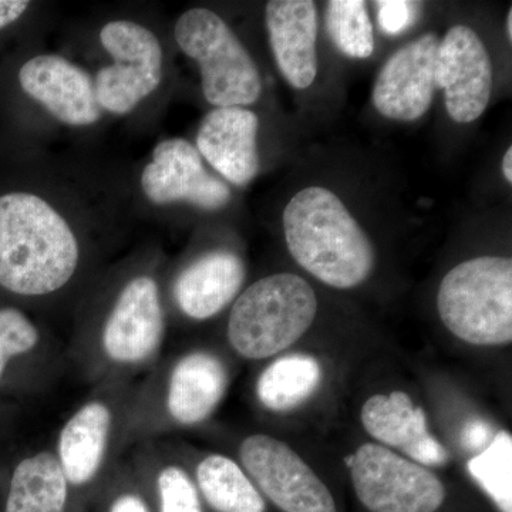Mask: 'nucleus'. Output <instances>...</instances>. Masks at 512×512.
<instances>
[{"label": "nucleus", "mask_w": 512, "mask_h": 512, "mask_svg": "<svg viewBox=\"0 0 512 512\" xmlns=\"http://www.w3.org/2000/svg\"><path fill=\"white\" fill-rule=\"evenodd\" d=\"M436 86L444 94V106L454 123L471 124L483 116L493 96L494 67L476 29L454 25L441 37Z\"/></svg>", "instance_id": "obj_9"}, {"label": "nucleus", "mask_w": 512, "mask_h": 512, "mask_svg": "<svg viewBox=\"0 0 512 512\" xmlns=\"http://www.w3.org/2000/svg\"><path fill=\"white\" fill-rule=\"evenodd\" d=\"M470 476L503 512H512V436L501 430L468 461Z\"/></svg>", "instance_id": "obj_24"}, {"label": "nucleus", "mask_w": 512, "mask_h": 512, "mask_svg": "<svg viewBox=\"0 0 512 512\" xmlns=\"http://www.w3.org/2000/svg\"><path fill=\"white\" fill-rule=\"evenodd\" d=\"M493 427L483 419H473L464 424L460 443L467 453H481L493 440Z\"/></svg>", "instance_id": "obj_28"}, {"label": "nucleus", "mask_w": 512, "mask_h": 512, "mask_svg": "<svg viewBox=\"0 0 512 512\" xmlns=\"http://www.w3.org/2000/svg\"><path fill=\"white\" fill-rule=\"evenodd\" d=\"M242 466L258 487L284 512H336L329 488L282 440L254 434L239 448Z\"/></svg>", "instance_id": "obj_8"}, {"label": "nucleus", "mask_w": 512, "mask_h": 512, "mask_svg": "<svg viewBox=\"0 0 512 512\" xmlns=\"http://www.w3.org/2000/svg\"><path fill=\"white\" fill-rule=\"evenodd\" d=\"M111 429L109 407L101 402L84 404L64 424L57 444V461L67 483L89 484L99 473Z\"/></svg>", "instance_id": "obj_19"}, {"label": "nucleus", "mask_w": 512, "mask_h": 512, "mask_svg": "<svg viewBox=\"0 0 512 512\" xmlns=\"http://www.w3.org/2000/svg\"><path fill=\"white\" fill-rule=\"evenodd\" d=\"M164 338V312L158 285L137 276L121 291L104 325L103 349L121 365H138L153 356Z\"/></svg>", "instance_id": "obj_12"}, {"label": "nucleus", "mask_w": 512, "mask_h": 512, "mask_svg": "<svg viewBox=\"0 0 512 512\" xmlns=\"http://www.w3.org/2000/svg\"><path fill=\"white\" fill-rule=\"evenodd\" d=\"M197 483L217 512H265V501L251 478L231 458L212 454L198 464Z\"/></svg>", "instance_id": "obj_22"}, {"label": "nucleus", "mask_w": 512, "mask_h": 512, "mask_svg": "<svg viewBox=\"0 0 512 512\" xmlns=\"http://www.w3.org/2000/svg\"><path fill=\"white\" fill-rule=\"evenodd\" d=\"M282 228L293 261L330 288H357L375 269L372 239L328 187L308 185L296 191L282 212Z\"/></svg>", "instance_id": "obj_1"}, {"label": "nucleus", "mask_w": 512, "mask_h": 512, "mask_svg": "<svg viewBox=\"0 0 512 512\" xmlns=\"http://www.w3.org/2000/svg\"><path fill=\"white\" fill-rule=\"evenodd\" d=\"M439 42L436 33H423L384 62L372 90V103L380 116L399 123L426 116L437 92Z\"/></svg>", "instance_id": "obj_10"}, {"label": "nucleus", "mask_w": 512, "mask_h": 512, "mask_svg": "<svg viewBox=\"0 0 512 512\" xmlns=\"http://www.w3.org/2000/svg\"><path fill=\"white\" fill-rule=\"evenodd\" d=\"M157 490L160 512H202L197 487L181 467L163 468L158 474Z\"/></svg>", "instance_id": "obj_26"}, {"label": "nucleus", "mask_w": 512, "mask_h": 512, "mask_svg": "<svg viewBox=\"0 0 512 512\" xmlns=\"http://www.w3.org/2000/svg\"><path fill=\"white\" fill-rule=\"evenodd\" d=\"M322 379L316 357L303 353L279 357L259 376L256 396L271 412H291L311 399Z\"/></svg>", "instance_id": "obj_21"}, {"label": "nucleus", "mask_w": 512, "mask_h": 512, "mask_svg": "<svg viewBox=\"0 0 512 512\" xmlns=\"http://www.w3.org/2000/svg\"><path fill=\"white\" fill-rule=\"evenodd\" d=\"M39 343V330L15 308L0 309V377L12 357L32 352Z\"/></svg>", "instance_id": "obj_25"}, {"label": "nucleus", "mask_w": 512, "mask_h": 512, "mask_svg": "<svg viewBox=\"0 0 512 512\" xmlns=\"http://www.w3.org/2000/svg\"><path fill=\"white\" fill-rule=\"evenodd\" d=\"M501 171H503L505 181L512 184V146H508L504 153L503 161H501Z\"/></svg>", "instance_id": "obj_31"}, {"label": "nucleus", "mask_w": 512, "mask_h": 512, "mask_svg": "<svg viewBox=\"0 0 512 512\" xmlns=\"http://www.w3.org/2000/svg\"><path fill=\"white\" fill-rule=\"evenodd\" d=\"M247 269L234 252L217 249L195 259L174 285L178 308L194 320L214 318L237 298Z\"/></svg>", "instance_id": "obj_17"}, {"label": "nucleus", "mask_w": 512, "mask_h": 512, "mask_svg": "<svg viewBox=\"0 0 512 512\" xmlns=\"http://www.w3.org/2000/svg\"><path fill=\"white\" fill-rule=\"evenodd\" d=\"M69 485L52 453L25 458L13 471L5 512H64Z\"/></svg>", "instance_id": "obj_20"}, {"label": "nucleus", "mask_w": 512, "mask_h": 512, "mask_svg": "<svg viewBox=\"0 0 512 512\" xmlns=\"http://www.w3.org/2000/svg\"><path fill=\"white\" fill-rule=\"evenodd\" d=\"M265 25L279 73L293 89H309L319 72L316 3L271 0L265 6Z\"/></svg>", "instance_id": "obj_14"}, {"label": "nucleus", "mask_w": 512, "mask_h": 512, "mask_svg": "<svg viewBox=\"0 0 512 512\" xmlns=\"http://www.w3.org/2000/svg\"><path fill=\"white\" fill-rule=\"evenodd\" d=\"M437 312L456 338L476 346L512 342V259L484 255L447 272L437 291Z\"/></svg>", "instance_id": "obj_4"}, {"label": "nucleus", "mask_w": 512, "mask_h": 512, "mask_svg": "<svg viewBox=\"0 0 512 512\" xmlns=\"http://www.w3.org/2000/svg\"><path fill=\"white\" fill-rule=\"evenodd\" d=\"M505 35H507L508 42L512 43V8L508 9L507 16H505Z\"/></svg>", "instance_id": "obj_32"}, {"label": "nucleus", "mask_w": 512, "mask_h": 512, "mask_svg": "<svg viewBox=\"0 0 512 512\" xmlns=\"http://www.w3.org/2000/svg\"><path fill=\"white\" fill-rule=\"evenodd\" d=\"M346 466L370 512H436L446 500V488L429 468L380 444H363Z\"/></svg>", "instance_id": "obj_6"}, {"label": "nucleus", "mask_w": 512, "mask_h": 512, "mask_svg": "<svg viewBox=\"0 0 512 512\" xmlns=\"http://www.w3.org/2000/svg\"><path fill=\"white\" fill-rule=\"evenodd\" d=\"M377 22L386 35L397 36L412 26L416 6L404 0H382L376 2Z\"/></svg>", "instance_id": "obj_27"}, {"label": "nucleus", "mask_w": 512, "mask_h": 512, "mask_svg": "<svg viewBox=\"0 0 512 512\" xmlns=\"http://www.w3.org/2000/svg\"><path fill=\"white\" fill-rule=\"evenodd\" d=\"M360 420L380 446L399 448L423 467L446 466L447 448L430 433L427 416L404 392L375 394L363 404Z\"/></svg>", "instance_id": "obj_16"}, {"label": "nucleus", "mask_w": 512, "mask_h": 512, "mask_svg": "<svg viewBox=\"0 0 512 512\" xmlns=\"http://www.w3.org/2000/svg\"><path fill=\"white\" fill-rule=\"evenodd\" d=\"M25 0H0V29L12 25L28 10Z\"/></svg>", "instance_id": "obj_29"}, {"label": "nucleus", "mask_w": 512, "mask_h": 512, "mask_svg": "<svg viewBox=\"0 0 512 512\" xmlns=\"http://www.w3.org/2000/svg\"><path fill=\"white\" fill-rule=\"evenodd\" d=\"M318 298L302 276L281 272L248 286L231 309L228 340L245 359L262 360L291 348L311 329Z\"/></svg>", "instance_id": "obj_3"}, {"label": "nucleus", "mask_w": 512, "mask_h": 512, "mask_svg": "<svg viewBox=\"0 0 512 512\" xmlns=\"http://www.w3.org/2000/svg\"><path fill=\"white\" fill-rule=\"evenodd\" d=\"M326 32L333 45L350 59H369L375 52V30L367 3L332 0L326 3Z\"/></svg>", "instance_id": "obj_23"}, {"label": "nucleus", "mask_w": 512, "mask_h": 512, "mask_svg": "<svg viewBox=\"0 0 512 512\" xmlns=\"http://www.w3.org/2000/svg\"><path fill=\"white\" fill-rule=\"evenodd\" d=\"M228 372L210 352H192L175 365L168 383L167 409L184 426L201 423L224 399Z\"/></svg>", "instance_id": "obj_18"}, {"label": "nucleus", "mask_w": 512, "mask_h": 512, "mask_svg": "<svg viewBox=\"0 0 512 512\" xmlns=\"http://www.w3.org/2000/svg\"><path fill=\"white\" fill-rule=\"evenodd\" d=\"M141 188L157 205L188 202L205 211H218L232 200L224 181L208 173L197 148L184 138L161 141L153 160L141 174Z\"/></svg>", "instance_id": "obj_11"}, {"label": "nucleus", "mask_w": 512, "mask_h": 512, "mask_svg": "<svg viewBox=\"0 0 512 512\" xmlns=\"http://www.w3.org/2000/svg\"><path fill=\"white\" fill-rule=\"evenodd\" d=\"M109 512H150L143 498L136 494H123L113 501Z\"/></svg>", "instance_id": "obj_30"}, {"label": "nucleus", "mask_w": 512, "mask_h": 512, "mask_svg": "<svg viewBox=\"0 0 512 512\" xmlns=\"http://www.w3.org/2000/svg\"><path fill=\"white\" fill-rule=\"evenodd\" d=\"M80 249L67 221L30 192L0 195V286L22 296L62 289L79 265Z\"/></svg>", "instance_id": "obj_2"}, {"label": "nucleus", "mask_w": 512, "mask_h": 512, "mask_svg": "<svg viewBox=\"0 0 512 512\" xmlns=\"http://www.w3.org/2000/svg\"><path fill=\"white\" fill-rule=\"evenodd\" d=\"M259 119L245 107L211 110L197 133L200 156L235 187L244 188L259 173Z\"/></svg>", "instance_id": "obj_15"}, {"label": "nucleus", "mask_w": 512, "mask_h": 512, "mask_svg": "<svg viewBox=\"0 0 512 512\" xmlns=\"http://www.w3.org/2000/svg\"><path fill=\"white\" fill-rule=\"evenodd\" d=\"M175 40L197 62L202 94L215 109L247 107L262 94L258 66L228 23L210 9L187 10L175 23Z\"/></svg>", "instance_id": "obj_5"}, {"label": "nucleus", "mask_w": 512, "mask_h": 512, "mask_svg": "<svg viewBox=\"0 0 512 512\" xmlns=\"http://www.w3.org/2000/svg\"><path fill=\"white\" fill-rule=\"evenodd\" d=\"M19 83L23 92L67 126H92L100 119L92 77L62 56L28 60L20 67Z\"/></svg>", "instance_id": "obj_13"}, {"label": "nucleus", "mask_w": 512, "mask_h": 512, "mask_svg": "<svg viewBox=\"0 0 512 512\" xmlns=\"http://www.w3.org/2000/svg\"><path fill=\"white\" fill-rule=\"evenodd\" d=\"M100 43L113 59L94 80L101 110L124 116L136 109L163 80V49L146 26L113 20L103 26Z\"/></svg>", "instance_id": "obj_7"}]
</instances>
